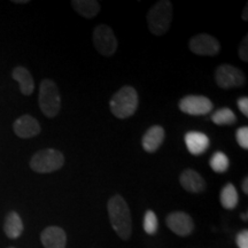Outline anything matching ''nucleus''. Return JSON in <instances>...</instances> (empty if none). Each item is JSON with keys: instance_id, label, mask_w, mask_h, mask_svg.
<instances>
[{"instance_id": "1", "label": "nucleus", "mask_w": 248, "mask_h": 248, "mask_svg": "<svg viewBox=\"0 0 248 248\" xmlns=\"http://www.w3.org/2000/svg\"><path fill=\"white\" fill-rule=\"evenodd\" d=\"M108 215L113 230L123 240H128L132 233V219L130 208L124 198L116 194L108 201Z\"/></svg>"}, {"instance_id": "2", "label": "nucleus", "mask_w": 248, "mask_h": 248, "mask_svg": "<svg viewBox=\"0 0 248 248\" xmlns=\"http://www.w3.org/2000/svg\"><path fill=\"white\" fill-rule=\"evenodd\" d=\"M139 105L138 93L132 86L124 85L110 99L109 107L117 119H128L136 113Z\"/></svg>"}, {"instance_id": "3", "label": "nucleus", "mask_w": 248, "mask_h": 248, "mask_svg": "<svg viewBox=\"0 0 248 248\" xmlns=\"http://www.w3.org/2000/svg\"><path fill=\"white\" fill-rule=\"evenodd\" d=\"M172 21V4L168 0L157 1L147 13L148 29L155 36L168 32Z\"/></svg>"}, {"instance_id": "4", "label": "nucleus", "mask_w": 248, "mask_h": 248, "mask_svg": "<svg viewBox=\"0 0 248 248\" xmlns=\"http://www.w3.org/2000/svg\"><path fill=\"white\" fill-rule=\"evenodd\" d=\"M38 104L40 110L46 117L53 119L60 113L61 97L59 89L53 80L45 78L42 80L39 88Z\"/></svg>"}, {"instance_id": "5", "label": "nucleus", "mask_w": 248, "mask_h": 248, "mask_svg": "<svg viewBox=\"0 0 248 248\" xmlns=\"http://www.w3.org/2000/svg\"><path fill=\"white\" fill-rule=\"evenodd\" d=\"M30 168L38 173H51L61 169L64 164V156L60 151L53 148L42 150L30 160Z\"/></svg>"}, {"instance_id": "6", "label": "nucleus", "mask_w": 248, "mask_h": 248, "mask_svg": "<svg viewBox=\"0 0 248 248\" xmlns=\"http://www.w3.org/2000/svg\"><path fill=\"white\" fill-rule=\"evenodd\" d=\"M93 46L104 57H110L117 49V39L113 29L106 24H99L93 31Z\"/></svg>"}, {"instance_id": "7", "label": "nucleus", "mask_w": 248, "mask_h": 248, "mask_svg": "<svg viewBox=\"0 0 248 248\" xmlns=\"http://www.w3.org/2000/svg\"><path fill=\"white\" fill-rule=\"evenodd\" d=\"M216 84L222 89L239 88L246 83V76L239 68L231 64H221L215 71Z\"/></svg>"}, {"instance_id": "8", "label": "nucleus", "mask_w": 248, "mask_h": 248, "mask_svg": "<svg viewBox=\"0 0 248 248\" xmlns=\"http://www.w3.org/2000/svg\"><path fill=\"white\" fill-rule=\"evenodd\" d=\"M179 109L192 116L206 115L213 110L214 105L204 95H186L179 101Z\"/></svg>"}, {"instance_id": "9", "label": "nucleus", "mask_w": 248, "mask_h": 248, "mask_svg": "<svg viewBox=\"0 0 248 248\" xmlns=\"http://www.w3.org/2000/svg\"><path fill=\"white\" fill-rule=\"evenodd\" d=\"M188 46H190L192 53L197 55H208V57L217 55L221 49L218 40L208 33H199V35L192 37Z\"/></svg>"}, {"instance_id": "10", "label": "nucleus", "mask_w": 248, "mask_h": 248, "mask_svg": "<svg viewBox=\"0 0 248 248\" xmlns=\"http://www.w3.org/2000/svg\"><path fill=\"white\" fill-rule=\"evenodd\" d=\"M167 226L173 233L181 237L191 234L194 230V222L192 217L184 212H175L169 214L166 219Z\"/></svg>"}, {"instance_id": "11", "label": "nucleus", "mask_w": 248, "mask_h": 248, "mask_svg": "<svg viewBox=\"0 0 248 248\" xmlns=\"http://www.w3.org/2000/svg\"><path fill=\"white\" fill-rule=\"evenodd\" d=\"M13 130L17 137L28 139L33 138L40 133V124L35 117L31 115H22L15 121Z\"/></svg>"}, {"instance_id": "12", "label": "nucleus", "mask_w": 248, "mask_h": 248, "mask_svg": "<svg viewBox=\"0 0 248 248\" xmlns=\"http://www.w3.org/2000/svg\"><path fill=\"white\" fill-rule=\"evenodd\" d=\"M40 240L45 248H66L67 234L60 226H47L40 234Z\"/></svg>"}, {"instance_id": "13", "label": "nucleus", "mask_w": 248, "mask_h": 248, "mask_svg": "<svg viewBox=\"0 0 248 248\" xmlns=\"http://www.w3.org/2000/svg\"><path fill=\"white\" fill-rule=\"evenodd\" d=\"M179 182L183 188L191 193H200L206 190V182L199 172L193 169H186L182 172Z\"/></svg>"}, {"instance_id": "14", "label": "nucleus", "mask_w": 248, "mask_h": 248, "mask_svg": "<svg viewBox=\"0 0 248 248\" xmlns=\"http://www.w3.org/2000/svg\"><path fill=\"white\" fill-rule=\"evenodd\" d=\"M185 144L191 154L200 155L208 150L209 138L203 132L191 131L185 135Z\"/></svg>"}, {"instance_id": "15", "label": "nucleus", "mask_w": 248, "mask_h": 248, "mask_svg": "<svg viewBox=\"0 0 248 248\" xmlns=\"http://www.w3.org/2000/svg\"><path fill=\"white\" fill-rule=\"evenodd\" d=\"M164 140V129L160 125H153L147 130L141 140L142 148L147 153H154L159 150Z\"/></svg>"}, {"instance_id": "16", "label": "nucleus", "mask_w": 248, "mask_h": 248, "mask_svg": "<svg viewBox=\"0 0 248 248\" xmlns=\"http://www.w3.org/2000/svg\"><path fill=\"white\" fill-rule=\"evenodd\" d=\"M13 78L16 80L20 85V91L24 95L32 94L33 90H35V82H33L32 76L29 73V70L24 67H15L12 73Z\"/></svg>"}, {"instance_id": "17", "label": "nucleus", "mask_w": 248, "mask_h": 248, "mask_svg": "<svg viewBox=\"0 0 248 248\" xmlns=\"http://www.w3.org/2000/svg\"><path fill=\"white\" fill-rule=\"evenodd\" d=\"M23 222L16 212H9L4 222V232L9 239H17L23 232Z\"/></svg>"}, {"instance_id": "18", "label": "nucleus", "mask_w": 248, "mask_h": 248, "mask_svg": "<svg viewBox=\"0 0 248 248\" xmlns=\"http://www.w3.org/2000/svg\"><path fill=\"white\" fill-rule=\"evenodd\" d=\"M71 6L83 17L92 18L100 12V4L95 0H73Z\"/></svg>"}, {"instance_id": "19", "label": "nucleus", "mask_w": 248, "mask_h": 248, "mask_svg": "<svg viewBox=\"0 0 248 248\" xmlns=\"http://www.w3.org/2000/svg\"><path fill=\"white\" fill-rule=\"evenodd\" d=\"M221 203L223 208L234 209L238 204V192L231 183L226 184L221 192Z\"/></svg>"}, {"instance_id": "20", "label": "nucleus", "mask_w": 248, "mask_h": 248, "mask_svg": "<svg viewBox=\"0 0 248 248\" xmlns=\"http://www.w3.org/2000/svg\"><path fill=\"white\" fill-rule=\"evenodd\" d=\"M213 122L217 125H231L237 122V117L230 108H221L216 110L212 116Z\"/></svg>"}, {"instance_id": "21", "label": "nucleus", "mask_w": 248, "mask_h": 248, "mask_svg": "<svg viewBox=\"0 0 248 248\" xmlns=\"http://www.w3.org/2000/svg\"><path fill=\"white\" fill-rule=\"evenodd\" d=\"M209 164L214 171L222 173L225 172L229 168V159L223 152L218 151L216 153H214L212 159L209 161Z\"/></svg>"}, {"instance_id": "22", "label": "nucleus", "mask_w": 248, "mask_h": 248, "mask_svg": "<svg viewBox=\"0 0 248 248\" xmlns=\"http://www.w3.org/2000/svg\"><path fill=\"white\" fill-rule=\"evenodd\" d=\"M159 229V221L153 210H147L144 216V230L147 234H155Z\"/></svg>"}, {"instance_id": "23", "label": "nucleus", "mask_w": 248, "mask_h": 248, "mask_svg": "<svg viewBox=\"0 0 248 248\" xmlns=\"http://www.w3.org/2000/svg\"><path fill=\"white\" fill-rule=\"evenodd\" d=\"M235 137H237V141L239 144L240 147H243L244 150L248 148V128L247 126H243V128L238 129L237 133H235Z\"/></svg>"}, {"instance_id": "24", "label": "nucleus", "mask_w": 248, "mask_h": 248, "mask_svg": "<svg viewBox=\"0 0 248 248\" xmlns=\"http://www.w3.org/2000/svg\"><path fill=\"white\" fill-rule=\"evenodd\" d=\"M239 57L243 61H248V35L244 37L239 46Z\"/></svg>"}, {"instance_id": "25", "label": "nucleus", "mask_w": 248, "mask_h": 248, "mask_svg": "<svg viewBox=\"0 0 248 248\" xmlns=\"http://www.w3.org/2000/svg\"><path fill=\"white\" fill-rule=\"evenodd\" d=\"M237 245L239 248H248V231L244 230L237 235Z\"/></svg>"}, {"instance_id": "26", "label": "nucleus", "mask_w": 248, "mask_h": 248, "mask_svg": "<svg viewBox=\"0 0 248 248\" xmlns=\"http://www.w3.org/2000/svg\"><path fill=\"white\" fill-rule=\"evenodd\" d=\"M238 107H239L241 113H243L246 117H248V98L247 97H241L239 100H238Z\"/></svg>"}, {"instance_id": "27", "label": "nucleus", "mask_w": 248, "mask_h": 248, "mask_svg": "<svg viewBox=\"0 0 248 248\" xmlns=\"http://www.w3.org/2000/svg\"><path fill=\"white\" fill-rule=\"evenodd\" d=\"M241 187H243V191L245 194H248V178L245 177L243 183H241Z\"/></svg>"}, {"instance_id": "28", "label": "nucleus", "mask_w": 248, "mask_h": 248, "mask_svg": "<svg viewBox=\"0 0 248 248\" xmlns=\"http://www.w3.org/2000/svg\"><path fill=\"white\" fill-rule=\"evenodd\" d=\"M241 17H243V20H245V21L248 20V4H246V6H245Z\"/></svg>"}, {"instance_id": "29", "label": "nucleus", "mask_w": 248, "mask_h": 248, "mask_svg": "<svg viewBox=\"0 0 248 248\" xmlns=\"http://www.w3.org/2000/svg\"><path fill=\"white\" fill-rule=\"evenodd\" d=\"M13 2H15V4H28V0H14Z\"/></svg>"}, {"instance_id": "30", "label": "nucleus", "mask_w": 248, "mask_h": 248, "mask_svg": "<svg viewBox=\"0 0 248 248\" xmlns=\"http://www.w3.org/2000/svg\"><path fill=\"white\" fill-rule=\"evenodd\" d=\"M241 219H243V221H245L246 222L247 221V213H245V214H241Z\"/></svg>"}, {"instance_id": "31", "label": "nucleus", "mask_w": 248, "mask_h": 248, "mask_svg": "<svg viewBox=\"0 0 248 248\" xmlns=\"http://www.w3.org/2000/svg\"><path fill=\"white\" fill-rule=\"evenodd\" d=\"M9 248H14V247H9Z\"/></svg>"}]
</instances>
